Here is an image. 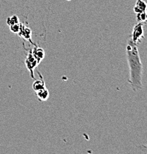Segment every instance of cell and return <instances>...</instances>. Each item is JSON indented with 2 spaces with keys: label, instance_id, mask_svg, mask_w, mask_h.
<instances>
[{
  "label": "cell",
  "instance_id": "1",
  "mask_svg": "<svg viewBox=\"0 0 147 154\" xmlns=\"http://www.w3.org/2000/svg\"><path fill=\"white\" fill-rule=\"evenodd\" d=\"M127 59L129 67V78L128 82L133 91H140L143 88V65L140 60L137 45L131 38L127 42L126 47Z\"/></svg>",
  "mask_w": 147,
  "mask_h": 154
},
{
  "label": "cell",
  "instance_id": "2",
  "mask_svg": "<svg viewBox=\"0 0 147 154\" xmlns=\"http://www.w3.org/2000/svg\"><path fill=\"white\" fill-rule=\"evenodd\" d=\"M131 39L134 43L138 45L139 43L141 42L143 38H144V30H143V23L138 22L136 25H135L132 30Z\"/></svg>",
  "mask_w": 147,
  "mask_h": 154
},
{
  "label": "cell",
  "instance_id": "3",
  "mask_svg": "<svg viewBox=\"0 0 147 154\" xmlns=\"http://www.w3.org/2000/svg\"><path fill=\"white\" fill-rule=\"evenodd\" d=\"M25 62L27 69L30 72L31 78H34V70L40 63L39 62V61L35 58L34 56L33 55L31 50H30L29 52H28Z\"/></svg>",
  "mask_w": 147,
  "mask_h": 154
},
{
  "label": "cell",
  "instance_id": "4",
  "mask_svg": "<svg viewBox=\"0 0 147 154\" xmlns=\"http://www.w3.org/2000/svg\"><path fill=\"white\" fill-rule=\"evenodd\" d=\"M18 34L20 35V37L23 38L25 40H27V41L30 42L31 44L34 45H35V44L33 42H32V39H31L32 30H30V28H28V27L25 26V25L22 24V25H21L20 31L19 32Z\"/></svg>",
  "mask_w": 147,
  "mask_h": 154
},
{
  "label": "cell",
  "instance_id": "5",
  "mask_svg": "<svg viewBox=\"0 0 147 154\" xmlns=\"http://www.w3.org/2000/svg\"><path fill=\"white\" fill-rule=\"evenodd\" d=\"M31 51L33 55L39 61V63L42 61V59H44V57H45V52H44V49L41 48L36 47L33 48V50H31Z\"/></svg>",
  "mask_w": 147,
  "mask_h": 154
},
{
  "label": "cell",
  "instance_id": "6",
  "mask_svg": "<svg viewBox=\"0 0 147 154\" xmlns=\"http://www.w3.org/2000/svg\"><path fill=\"white\" fill-rule=\"evenodd\" d=\"M134 12L135 14H138V13L143 12V11H147V4L146 2L143 0H136V3L134 7Z\"/></svg>",
  "mask_w": 147,
  "mask_h": 154
},
{
  "label": "cell",
  "instance_id": "7",
  "mask_svg": "<svg viewBox=\"0 0 147 154\" xmlns=\"http://www.w3.org/2000/svg\"><path fill=\"white\" fill-rule=\"evenodd\" d=\"M36 96H37V98L39 99V100L42 101V102L47 101L50 96L49 91L47 89V88L40 90V91L36 92Z\"/></svg>",
  "mask_w": 147,
  "mask_h": 154
},
{
  "label": "cell",
  "instance_id": "8",
  "mask_svg": "<svg viewBox=\"0 0 147 154\" xmlns=\"http://www.w3.org/2000/svg\"><path fill=\"white\" fill-rule=\"evenodd\" d=\"M41 79L36 80V81H35L33 84V89L35 92H37V91H40V90L46 88L45 82H44L42 76H41Z\"/></svg>",
  "mask_w": 147,
  "mask_h": 154
},
{
  "label": "cell",
  "instance_id": "9",
  "mask_svg": "<svg viewBox=\"0 0 147 154\" xmlns=\"http://www.w3.org/2000/svg\"><path fill=\"white\" fill-rule=\"evenodd\" d=\"M20 22V19H19L18 16L16 15H13L11 17H8L7 20H6V23L8 26H10V25H14V24L19 23Z\"/></svg>",
  "mask_w": 147,
  "mask_h": 154
},
{
  "label": "cell",
  "instance_id": "10",
  "mask_svg": "<svg viewBox=\"0 0 147 154\" xmlns=\"http://www.w3.org/2000/svg\"><path fill=\"white\" fill-rule=\"evenodd\" d=\"M137 21L141 23L147 22V11L137 14Z\"/></svg>",
  "mask_w": 147,
  "mask_h": 154
},
{
  "label": "cell",
  "instance_id": "11",
  "mask_svg": "<svg viewBox=\"0 0 147 154\" xmlns=\"http://www.w3.org/2000/svg\"><path fill=\"white\" fill-rule=\"evenodd\" d=\"M21 25H22V24H21L20 22H19V23H16V24H14V25H10V26H9V27H10V31L12 32V33H17V34H18L19 32L20 31Z\"/></svg>",
  "mask_w": 147,
  "mask_h": 154
},
{
  "label": "cell",
  "instance_id": "12",
  "mask_svg": "<svg viewBox=\"0 0 147 154\" xmlns=\"http://www.w3.org/2000/svg\"><path fill=\"white\" fill-rule=\"evenodd\" d=\"M67 1H71V0H67Z\"/></svg>",
  "mask_w": 147,
  "mask_h": 154
}]
</instances>
